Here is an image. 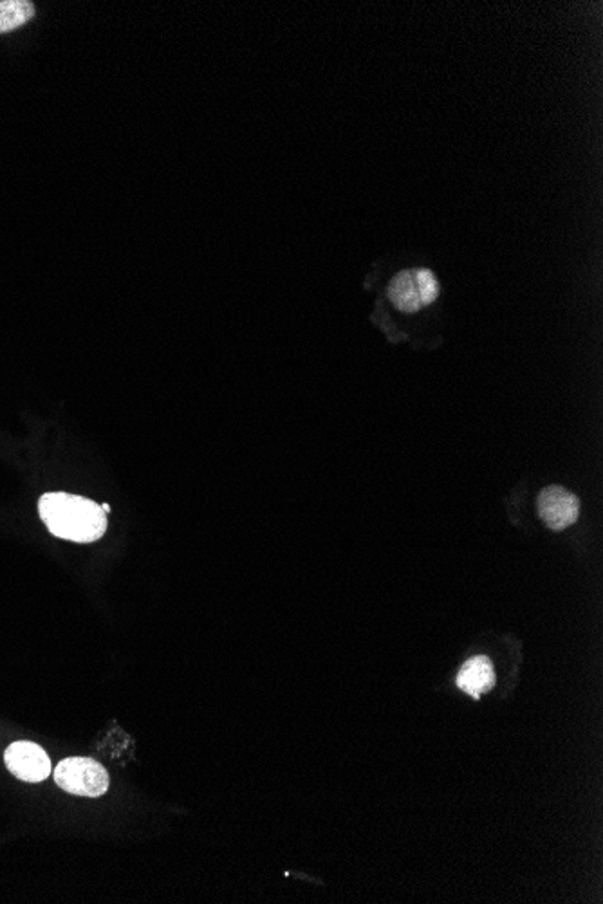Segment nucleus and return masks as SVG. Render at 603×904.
I'll list each match as a JSON object with an SVG mask.
<instances>
[{
    "label": "nucleus",
    "mask_w": 603,
    "mask_h": 904,
    "mask_svg": "<svg viewBox=\"0 0 603 904\" xmlns=\"http://www.w3.org/2000/svg\"><path fill=\"white\" fill-rule=\"evenodd\" d=\"M39 515L50 533L74 543H93L107 531V515L94 500L70 493H45Z\"/></svg>",
    "instance_id": "nucleus-1"
},
{
    "label": "nucleus",
    "mask_w": 603,
    "mask_h": 904,
    "mask_svg": "<svg viewBox=\"0 0 603 904\" xmlns=\"http://www.w3.org/2000/svg\"><path fill=\"white\" fill-rule=\"evenodd\" d=\"M102 509H104L105 515L111 513V506H108V503H102Z\"/></svg>",
    "instance_id": "nucleus-9"
},
{
    "label": "nucleus",
    "mask_w": 603,
    "mask_h": 904,
    "mask_svg": "<svg viewBox=\"0 0 603 904\" xmlns=\"http://www.w3.org/2000/svg\"><path fill=\"white\" fill-rule=\"evenodd\" d=\"M539 515L548 528L562 531L579 520V497L560 486L542 489L539 495Z\"/></svg>",
    "instance_id": "nucleus-4"
},
{
    "label": "nucleus",
    "mask_w": 603,
    "mask_h": 904,
    "mask_svg": "<svg viewBox=\"0 0 603 904\" xmlns=\"http://www.w3.org/2000/svg\"><path fill=\"white\" fill-rule=\"evenodd\" d=\"M54 782L74 797L100 798L108 791V772L93 758H65L53 771Z\"/></svg>",
    "instance_id": "nucleus-2"
},
{
    "label": "nucleus",
    "mask_w": 603,
    "mask_h": 904,
    "mask_svg": "<svg viewBox=\"0 0 603 904\" xmlns=\"http://www.w3.org/2000/svg\"><path fill=\"white\" fill-rule=\"evenodd\" d=\"M35 17V4L30 0H2L0 2V34L17 30Z\"/></svg>",
    "instance_id": "nucleus-7"
},
{
    "label": "nucleus",
    "mask_w": 603,
    "mask_h": 904,
    "mask_svg": "<svg viewBox=\"0 0 603 904\" xmlns=\"http://www.w3.org/2000/svg\"><path fill=\"white\" fill-rule=\"evenodd\" d=\"M6 768L22 782L39 783L53 772L51 758L35 742H13L4 754Z\"/></svg>",
    "instance_id": "nucleus-3"
},
{
    "label": "nucleus",
    "mask_w": 603,
    "mask_h": 904,
    "mask_svg": "<svg viewBox=\"0 0 603 904\" xmlns=\"http://www.w3.org/2000/svg\"><path fill=\"white\" fill-rule=\"evenodd\" d=\"M457 686L474 699H479L485 692L496 686V671L491 661L486 655H476L466 661L457 675Z\"/></svg>",
    "instance_id": "nucleus-5"
},
{
    "label": "nucleus",
    "mask_w": 603,
    "mask_h": 904,
    "mask_svg": "<svg viewBox=\"0 0 603 904\" xmlns=\"http://www.w3.org/2000/svg\"><path fill=\"white\" fill-rule=\"evenodd\" d=\"M416 274L417 291H419V299H422L423 308L436 302L439 297V282H437L436 274L432 273L430 269H414Z\"/></svg>",
    "instance_id": "nucleus-8"
},
{
    "label": "nucleus",
    "mask_w": 603,
    "mask_h": 904,
    "mask_svg": "<svg viewBox=\"0 0 603 904\" xmlns=\"http://www.w3.org/2000/svg\"><path fill=\"white\" fill-rule=\"evenodd\" d=\"M388 299L403 313H417L423 309L422 299H419V291H417L416 274L414 269H407L397 273L391 285H388Z\"/></svg>",
    "instance_id": "nucleus-6"
}]
</instances>
